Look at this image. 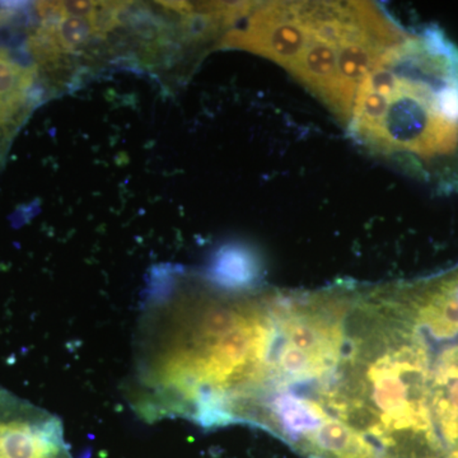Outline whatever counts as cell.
Wrapping results in <instances>:
<instances>
[{
	"instance_id": "cell-1",
	"label": "cell",
	"mask_w": 458,
	"mask_h": 458,
	"mask_svg": "<svg viewBox=\"0 0 458 458\" xmlns=\"http://www.w3.org/2000/svg\"><path fill=\"white\" fill-rule=\"evenodd\" d=\"M155 280L138 352L141 414L249 424L269 385L274 291L223 288L182 270Z\"/></svg>"
},
{
	"instance_id": "cell-2",
	"label": "cell",
	"mask_w": 458,
	"mask_h": 458,
	"mask_svg": "<svg viewBox=\"0 0 458 458\" xmlns=\"http://www.w3.org/2000/svg\"><path fill=\"white\" fill-rule=\"evenodd\" d=\"M345 128L436 194H458V44L439 26L410 31L361 84Z\"/></svg>"
},
{
	"instance_id": "cell-3",
	"label": "cell",
	"mask_w": 458,
	"mask_h": 458,
	"mask_svg": "<svg viewBox=\"0 0 458 458\" xmlns=\"http://www.w3.org/2000/svg\"><path fill=\"white\" fill-rule=\"evenodd\" d=\"M327 405L379 458L447 454L430 411L426 346L386 284L357 286Z\"/></svg>"
},
{
	"instance_id": "cell-4",
	"label": "cell",
	"mask_w": 458,
	"mask_h": 458,
	"mask_svg": "<svg viewBox=\"0 0 458 458\" xmlns=\"http://www.w3.org/2000/svg\"><path fill=\"white\" fill-rule=\"evenodd\" d=\"M397 302L426 346L430 411L448 454L458 445V262L401 283Z\"/></svg>"
},
{
	"instance_id": "cell-5",
	"label": "cell",
	"mask_w": 458,
	"mask_h": 458,
	"mask_svg": "<svg viewBox=\"0 0 458 458\" xmlns=\"http://www.w3.org/2000/svg\"><path fill=\"white\" fill-rule=\"evenodd\" d=\"M0 458H77L56 415L0 386Z\"/></svg>"
},
{
	"instance_id": "cell-6",
	"label": "cell",
	"mask_w": 458,
	"mask_h": 458,
	"mask_svg": "<svg viewBox=\"0 0 458 458\" xmlns=\"http://www.w3.org/2000/svg\"><path fill=\"white\" fill-rule=\"evenodd\" d=\"M47 96L25 47L0 44V170L17 135Z\"/></svg>"
},
{
	"instance_id": "cell-7",
	"label": "cell",
	"mask_w": 458,
	"mask_h": 458,
	"mask_svg": "<svg viewBox=\"0 0 458 458\" xmlns=\"http://www.w3.org/2000/svg\"><path fill=\"white\" fill-rule=\"evenodd\" d=\"M261 274L260 261L254 251L229 245L216 252L204 276L223 288L250 289L260 286Z\"/></svg>"
},
{
	"instance_id": "cell-8",
	"label": "cell",
	"mask_w": 458,
	"mask_h": 458,
	"mask_svg": "<svg viewBox=\"0 0 458 458\" xmlns=\"http://www.w3.org/2000/svg\"><path fill=\"white\" fill-rule=\"evenodd\" d=\"M445 458H458V447H454V450L448 452Z\"/></svg>"
}]
</instances>
